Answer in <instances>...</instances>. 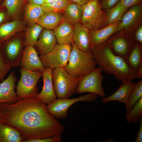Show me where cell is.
I'll return each mask as SVG.
<instances>
[{
	"mask_svg": "<svg viewBox=\"0 0 142 142\" xmlns=\"http://www.w3.org/2000/svg\"><path fill=\"white\" fill-rule=\"evenodd\" d=\"M46 105L36 97L1 103L0 121L16 129L24 140L61 135L65 128L48 113Z\"/></svg>",
	"mask_w": 142,
	"mask_h": 142,
	"instance_id": "1",
	"label": "cell"
},
{
	"mask_svg": "<svg viewBox=\"0 0 142 142\" xmlns=\"http://www.w3.org/2000/svg\"><path fill=\"white\" fill-rule=\"evenodd\" d=\"M90 52L97 65L106 74L113 75L123 83H130L134 79L126 61L115 54L108 43L91 47Z\"/></svg>",
	"mask_w": 142,
	"mask_h": 142,
	"instance_id": "2",
	"label": "cell"
},
{
	"mask_svg": "<svg viewBox=\"0 0 142 142\" xmlns=\"http://www.w3.org/2000/svg\"><path fill=\"white\" fill-rule=\"evenodd\" d=\"M68 62L64 67L69 73L78 80L96 67L97 64L90 52L78 48L73 42Z\"/></svg>",
	"mask_w": 142,
	"mask_h": 142,
	"instance_id": "3",
	"label": "cell"
},
{
	"mask_svg": "<svg viewBox=\"0 0 142 142\" xmlns=\"http://www.w3.org/2000/svg\"><path fill=\"white\" fill-rule=\"evenodd\" d=\"M82 7L80 23L90 31L98 29L107 25L106 14L99 0H89Z\"/></svg>",
	"mask_w": 142,
	"mask_h": 142,
	"instance_id": "4",
	"label": "cell"
},
{
	"mask_svg": "<svg viewBox=\"0 0 142 142\" xmlns=\"http://www.w3.org/2000/svg\"><path fill=\"white\" fill-rule=\"evenodd\" d=\"M53 88L58 99H67L76 92L78 80L60 67L52 69Z\"/></svg>",
	"mask_w": 142,
	"mask_h": 142,
	"instance_id": "5",
	"label": "cell"
},
{
	"mask_svg": "<svg viewBox=\"0 0 142 142\" xmlns=\"http://www.w3.org/2000/svg\"><path fill=\"white\" fill-rule=\"evenodd\" d=\"M20 71L21 78L16 87L19 100L36 97L39 93L37 85L42 77V71H32L22 68Z\"/></svg>",
	"mask_w": 142,
	"mask_h": 142,
	"instance_id": "6",
	"label": "cell"
},
{
	"mask_svg": "<svg viewBox=\"0 0 142 142\" xmlns=\"http://www.w3.org/2000/svg\"><path fill=\"white\" fill-rule=\"evenodd\" d=\"M98 95L92 93L72 99H61L47 104L46 108L48 113L56 119H63L68 118L67 112L72 105L78 102H92L95 101Z\"/></svg>",
	"mask_w": 142,
	"mask_h": 142,
	"instance_id": "7",
	"label": "cell"
},
{
	"mask_svg": "<svg viewBox=\"0 0 142 142\" xmlns=\"http://www.w3.org/2000/svg\"><path fill=\"white\" fill-rule=\"evenodd\" d=\"M102 70L98 67L92 71L79 79L76 92L94 94L105 97V93L102 86L104 79Z\"/></svg>",
	"mask_w": 142,
	"mask_h": 142,
	"instance_id": "8",
	"label": "cell"
},
{
	"mask_svg": "<svg viewBox=\"0 0 142 142\" xmlns=\"http://www.w3.org/2000/svg\"><path fill=\"white\" fill-rule=\"evenodd\" d=\"M72 48V45L58 43L51 51L40 55L39 58L45 68L52 69L64 67L68 62Z\"/></svg>",
	"mask_w": 142,
	"mask_h": 142,
	"instance_id": "9",
	"label": "cell"
},
{
	"mask_svg": "<svg viewBox=\"0 0 142 142\" xmlns=\"http://www.w3.org/2000/svg\"><path fill=\"white\" fill-rule=\"evenodd\" d=\"M24 38L21 37L11 38L0 44L2 55L12 67H19L24 46Z\"/></svg>",
	"mask_w": 142,
	"mask_h": 142,
	"instance_id": "10",
	"label": "cell"
},
{
	"mask_svg": "<svg viewBox=\"0 0 142 142\" xmlns=\"http://www.w3.org/2000/svg\"><path fill=\"white\" fill-rule=\"evenodd\" d=\"M17 79L13 71L7 78L0 82V104L13 103L19 100L15 90Z\"/></svg>",
	"mask_w": 142,
	"mask_h": 142,
	"instance_id": "11",
	"label": "cell"
},
{
	"mask_svg": "<svg viewBox=\"0 0 142 142\" xmlns=\"http://www.w3.org/2000/svg\"><path fill=\"white\" fill-rule=\"evenodd\" d=\"M20 66L33 71L43 72L45 68L34 47L28 45L25 46Z\"/></svg>",
	"mask_w": 142,
	"mask_h": 142,
	"instance_id": "12",
	"label": "cell"
},
{
	"mask_svg": "<svg viewBox=\"0 0 142 142\" xmlns=\"http://www.w3.org/2000/svg\"><path fill=\"white\" fill-rule=\"evenodd\" d=\"M120 21H118L102 28L90 31L91 47L100 46L106 42L114 33L120 30Z\"/></svg>",
	"mask_w": 142,
	"mask_h": 142,
	"instance_id": "13",
	"label": "cell"
},
{
	"mask_svg": "<svg viewBox=\"0 0 142 142\" xmlns=\"http://www.w3.org/2000/svg\"><path fill=\"white\" fill-rule=\"evenodd\" d=\"M52 71L51 69L46 68L43 71V86L41 92L36 97L47 104L55 100L57 98L53 88Z\"/></svg>",
	"mask_w": 142,
	"mask_h": 142,
	"instance_id": "14",
	"label": "cell"
},
{
	"mask_svg": "<svg viewBox=\"0 0 142 142\" xmlns=\"http://www.w3.org/2000/svg\"><path fill=\"white\" fill-rule=\"evenodd\" d=\"M90 31L80 22L74 25L73 42L79 49L85 52H89L91 44Z\"/></svg>",
	"mask_w": 142,
	"mask_h": 142,
	"instance_id": "15",
	"label": "cell"
},
{
	"mask_svg": "<svg viewBox=\"0 0 142 142\" xmlns=\"http://www.w3.org/2000/svg\"><path fill=\"white\" fill-rule=\"evenodd\" d=\"M57 42L53 30L44 28L41 32L35 46L40 55H43L51 51Z\"/></svg>",
	"mask_w": 142,
	"mask_h": 142,
	"instance_id": "16",
	"label": "cell"
},
{
	"mask_svg": "<svg viewBox=\"0 0 142 142\" xmlns=\"http://www.w3.org/2000/svg\"><path fill=\"white\" fill-rule=\"evenodd\" d=\"M58 43L72 45L73 42L74 25L64 19L53 29Z\"/></svg>",
	"mask_w": 142,
	"mask_h": 142,
	"instance_id": "17",
	"label": "cell"
},
{
	"mask_svg": "<svg viewBox=\"0 0 142 142\" xmlns=\"http://www.w3.org/2000/svg\"><path fill=\"white\" fill-rule=\"evenodd\" d=\"M141 7L139 4L131 6L122 16L120 20L121 30L130 29L139 22L141 16Z\"/></svg>",
	"mask_w": 142,
	"mask_h": 142,
	"instance_id": "18",
	"label": "cell"
},
{
	"mask_svg": "<svg viewBox=\"0 0 142 142\" xmlns=\"http://www.w3.org/2000/svg\"><path fill=\"white\" fill-rule=\"evenodd\" d=\"M24 28V23L18 20L6 22L0 25V44L11 38L16 33L22 31Z\"/></svg>",
	"mask_w": 142,
	"mask_h": 142,
	"instance_id": "19",
	"label": "cell"
},
{
	"mask_svg": "<svg viewBox=\"0 0 142 142\" xmlns=\"http://www.w3.org/2000/svg\"><path fill=\"white\" fill-rule=\"evenodd\" d=\"M134 83L132 82L129 83H122L118 89L113 94L101 100L104 104L111 101H118L119 103L125 104L127 102L133 88Z\"/></svg>",
	"mask_w": 142,
	"mask_h": 142,
	"instance_id": "20",
	"label": "cell"
},
{
	"mask_svg": "<svg viewBox=\"0 0 142 142\" xmlns=\"http://www.w3.org/2000/svg\"><path fill=\"white\" fill-rule=\"evenodd\" d=\"M63 19L62 12H44L34 23L39 24L44 28L52 30L60 24Z\"/></svg>",
	"mask_w": 142,
	"mask_h": 142,
	"instance_id": "21",
	"label": "cell"
},
{
	"mask_svg": "<svg viewBox=\"0 0 142 142\" xmlns=\"http://www.w3.org/2000/svg\"><path fill=\"white\" fill-rule=\"evenodd\" d=\"M108 43L113 53L126 60L133 47L127 39L119 37L113 39Z\"/></svg>",
	"mask_w": 142,
	"mask_h": 142,
	"instance_id": "22",
	"label": "cell"
},
{
	"mask_svg": "<svg viewBox=\"0 0 142 142\" xmlns=\"http://www.w3.org/2000/svg\"><path fill=\"white\" fill-rule=\"evenodd\" d=\"M23 140L16 129L0 121V142H21Z\"/></svg>",
	"mask_w": 142,
	"mask_h": 142,
	"instance_id": "23",
	"label": "cell"
},
{
	"mask_svg": "<svg viewBox=\"0 0 142 142\" xmlns=\"http://www.w3.org/2000/svg\"><path fill=\"white\" fill-rule=\"evenodd\" d=\"M140 45L138 43L135 45L126 60L134 77L135 74L142 66V53Z\"/></svg>",
	"mask_w": 142,
	"mask_h": 142,
	"instance_id": "24",
	"label": "cell"
},
{
	"mask_svg": "<svg viewBox=\"0 0 142 142\" xmlns=\"http://www.w3.org/2000/svg\"><path fill=\"white\" fill-rule=\"evenodd\" d=\"M63 19L73 25L80 22L82 15V6L72 2L69 4L62 12Z\"/></svg>",
	"mask_w": 142,
	"mask_h": 142,
	"instance_id": "25",
	"label": "cell"
},
{
	"mask_svg": "<svg viewBox=\"0 0 142 142\" xmlns=\"http://www.w3.org/2000/svg\"><path fill=\"white\" fill-rule=\"evenodd\" d=\"M43 28L39 24L33 23L27 29L24 37V46L28 45L34 47Z\"/></svg>",
	"mask_w": 142,
	"mask_h": 142,
	"instance_id": "26",
	"label": "cell"
},
{
	"mask_svg": "<svg viewBox=\"0 0 142 142\" xmlns=\"http://www.w3.org/2000/svg\"><path fill=\"white\" fill-rule=\"evenodd\" d=\"M127 8L120 2L114 6L106 10V14L107 25L120 21Z\"/></svg>",
	"mask_w": 142,
	"mask_h": 142,
	"instance_id": "27",
	"label": "cell"
},
{
	"mask_svg": "<svg viewBox=\"0 0 142 142\" xmlns=\"http://www.w3.org/2000/svg\"><path fill=\"white\" fill-rule=\"evenodd\" d=\"M44 12L41 6L28 3L25 8L24 18L26 21L34 23Z\"/></svg>",
	"mask_w": 142,
	"mask_h": 142,
	"instance_id": "28",
	"label": "cell"
},
{
	"mask_svg": "<svg viewBox=\"0 0 142 142\" xmlns=\"http://www.w3.org/2000/svg\"><path fill=\"white\" fill-rule=\"evenodd\" d=\"M142 97V80L134 84L130 95L125 104L127 112L129 111L136 103Z\"/></svg>",
	"mask_w": 142,
	"mask_h": 142,
	"instance_id": "29",
	"label": "cell"
},
{
	"mask_svg": "<svg viewBox=\"0 0 142 142\" xmlns=\"http://www.w3.org/2000/svg\"><path fill=\"white\" fill-rule=\"evenodd\" d=\"M142 118V97L134 105L131 109L127 112L125 118L129 123H136Z\"/></svg>",
	"mask_w": 142,
	"mask_h": 142,
	"instance_id": "30",
	"label": "cell"
},
{
	"mask_svg": "<svg viewBox=\"0 0 142 142\" xmlns=\"http://www.w3.org/2000/svg\"><path fill=\"white\" fill-rule=\"evenodd\" d=\"M72 2L70 0H56L51 3H45L41 6L44 12L62 13L67 6Z\"/></svg>",
	"mask_w": 142,
	"mask_h": 142,
	"instance_id": "31",
	"label": "cell"
},
{
	"mask_svg": "<svg viewBox=\"0 0 142 142\" xmlns=\"http://www.w3.org/2000/svg\"><path fill=\"white\" fill-rule=\"evenodd\" d=\"M24 0H4L1 4L6 8L9 16L14 17L19 12Z\"/></svg>",
	"mask_w": 142,
	"mask_h": 142,
	"instance_id": "32",
	"label": "cell"
},
{
	"mask_svg": "<svg viewBox=\"0 0 142 142\" xmlns=\"http://www.w3.org/2000/svg\"><path fill=\"white\" fill-rule=\"evenodd\" d=\"M12 67L5 60L2 53L0 44V82L3 81Z\"/></svg>",
	"mask_w": 142,
	"mask_h": 142,
	"instance_id": "33",
	"label": "cell"
},
{
	"mask_svg": "<svg viewBox=\"0 0 142 142\" xmlns=\"http://www.w3.org/2000/svg\"><path fill=\"white\" fill-rule=\"evenodd\" d=\"M61 137V135H59L51 138L24 140L22 142H60L62 141Z\"/></svg>",
	"mask_w": 142,
	"mask_h": 142,
	"instance_id": "34",
	"label": "cell"
},
{
	"mask_svg": "<svg viewBox=\"0 0 142 142\" xmlns=\"http://www.w3.org/2000/svg\"><path fill=\"white\" fill-rule=\"evenodd\" d=\"M121 0H101L102 8L106 10L113 7L120 2Z\"/></svg>",
	"mask_w": 142,
	"mask_h": 142,
	"instance_id": "35",
	"label": "cell"
},
{
	"mask_svg": "<svg viewBox=\"0 0 142 142\" xmlns=\"http://www.w3.org/2000/svg\"><path fill=\"white\" fill-rule=\"evenodd\" d=\"M8 16L6 8L1 4L0 5V25L6 22Z\"/></svg>",
	"mask_w": 142,
	"mask_h": 142,
	"instance_id": "36",
	"label": "cell"
},
{
	"mask_svg": "<svg viewBox=\"0 0 142 142\" xmlns=\"http://www.w3.org/2000/svg\"><path fill=\"white\" fill-rule=\"evenodd\" d=\"M142 0H121L120 3L128 8L133 6L139 4Z\"/></svg>",
	"mask_w": 142,
	"mask_h": 142,
	"instance_id": "37",
	"label": "cell"
},
{
	"mask_svg": "<svg viewBox=\"0 0 142 142\" xmlns=\"http://www.w3.org/2000/svg\"><path fill=\"white\" fill-rule=\"evenodd\" d=\"M140 122L139 128L138 132L136 137L135 142H142V118H141Z\"/></svg>",
	"mask_w": 142,
	"mask_h": 142,
	"instance_id": "38",
	"label": "cell"
},
{
	"mask_svg": "<svg viewBox=\"0 0 142 142\" xmlns=\"http://www.w3.org/2000/svg\"><path fill=\"white\" fill-rule=\"evenodd\" d=\"M135 39L138 43L141 44L142 43V27L141 26L138 30L135 35Z\"/></svg>",
	"mask_w": 142,
	"mask_h": 142,
	"instance_id": "39",
	"label": "cell"
},
{
	"mask_svg": "<svg viewBox=\"0 0 142 142\" xmlns=\"http://www.w3.org/2000/svg\"><path fill=\"white\" fill-rule=\"evenodd\" d=\"M45 0H27L29 3L36 5H41L45 3Z\"/></svg>",
	"mask_w": 142,
	"mask_h": 142,
	"instance_id": "40",
	"label": "cell"
},
{
	"mask_svg": "<svg viewBox=\"0 0 142 142\" xmlns=\"http://www.w3.org/2000/svg\"><path fill=\"white\" fill-rule=\"evenodd\" d=\"M142 78V66L138 70L134 75V79H141Z\"/></svg>",
	"mask_w": 142,
	"mask_h": 142,
	"instance_id": "41",
	"label": "cell"
},
{
	"mask_svg": "<svg viewBox=\"0 0 142 142\" xmlns=\"http://www.w3.org/2000/svg\"><path fill=\"white\" fill-rule=\"evenodd\" d=\"M72 2L78 4L81 6L86 3L89 0H70Z\"/></svg>",
	"mask_w": 142,
	"mask_h": 142,
	"instance_id": "42",
	"label": "cell"
},
{
	"mask_svg": "<svg viewBox=\"0 0 142 142\" xmlns=\"http://www.w3.org/2000/svg\"><path fill=\"white\" fill-rule=\"evenodd\" d=\"M56 0H45V3H50L54 2Z\"/></svg>",
	"mask_w": 142,
	"mask_h": 142,
	"instance_id": "43",
	"label": "cell"
}]
</instances>
